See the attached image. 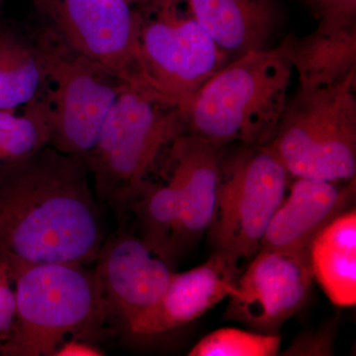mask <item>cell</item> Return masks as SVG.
<instances>
[{"label": "cell", "instance_id": "1", "mask_svg": "<svg viewBox=\"0 0 356 356\" xmlns=\"http://www.w3.org/2000/svg\"><path fill=\"white\" fill-rule=\"evenodd\" d=\"M86 159L44 147L0 165V250L31 264L95 261L106 238Z\"/></svg>", "mask_w": 356, "mask_h": 356}, {"label": "cell", "instance_id": "27", "mask_svg": "<svg viewBox=\"0 0 356 356\" xmlns=\"http://www.w3.org/2000/svg\"><path fill=\"white\" fill-rule=\"evenodd\" d=\"M0 1H1V0H0Z\"/></svg>", "mask_w": 356, "mask_h": 356}, {"label": "cell", "instance_id": "21", "mask_svg": "<svg viewBox=\"0 0 356 356\" xmlns=\"http://www.w3.org/2000/svg\"><path fill=\"white\" fill-rule=\"evenodd\" d=\"M280 337L235 327L217 330L189 351L191 356H273L280 353Z\"/></svg>", "mask_w": 356, "mask_h": 356}, {"label": "cell", "instance_id": "15", "mask_svg": "<svg viewBox=\"0 0 356 356\" xmlns=\"http://www.w3.org/2000/svg\"><path fill=\"white\" fill-rule=\"evenodd\" d=\"M204 30L226 54L268 49L280 23L273 0H185Z\"/></svg>", "mask_w": 356, "mask_h": 356}, {"label": "cell", "instance_id": "8", "mask_svg": "<svg viewBox=\"0 0 356 356\" xmlns=\"http://www.w3.org/2000/svg\"><path fill=\"white\" fill-rule=\"evenodd\" d=\"M288 172L266 146L241 152L222 165L211 238L216 252L236 261L257 254L284 199Z\"/></svg>", "mask_w": 356, "mask_h": 356}, {"label": "cell", "instance_id": "7", "mask_svg": "<svg viewBox=\"0 0 356 356\" xmlns=\"http://www.w3.org/2000/svg\"><path fill=\"white\" fill-rule=\"evenodd\" d=\"M34 40L43 64L40 92L50 111V146L86 161L127 83L70 50L46 28Z\"/></svg>", "mask_w": 356, "mask_h": 356}, {"label": "cell", "instance_id": "3", "mask_svg": "<svg viewBox=\"0 0 356 356\" xmlns=\"http://www.w3.org/2000/svg\"><path fill=\"white\" fill-rule=\"evenodd\" d=\"M8 257L15 324L0 355L53 356L69 339L95 343L105 336L111 325L95 270L83 264H31Z\"/></svg>", "mask_w": 356, "mask_h": 356}, {"label": "cell", "instance_id": "17", "mask_svg": "<svg viewBox=\"0 0 356 356\" xmlns=\"http://www.w3.org/2000/svg\"><path fill=\"white\" fill-rule=\"evenodd\" d=\"M313 277L334 305L356 304V211L339 215L309 248Z\"/></svg>", "mask_w": 356, "mask_h": 356}, {"label": "cell", "instance_id": "18", "mask_svg": "<svg viewBox=\"0 0 356 356\" xmlns=\"http://www.w3.org/2000/svg\"><path fill=\"white\" fill-rule=\"evenodd\" d=\"M179 196L170 180L166 184L146 182L129 203L125 222L132 218L130 229L156 257L170 264L177 259V236L179 224Z\"/></svg>", "mask_w": 356, "mask_h": 356}, {"label": "cell", "instance_id": "19", "mask_svg": "<svg viewBox=\"0 0 356 356\" xmlns=\"http://www.w3.org/2000/svg\"><path fill=\"white\" fill-rule=\"evenodd\" d=\"M44 69L35 40L0 30V110H16L41 91Z\"/></svg>", "mask_w": 356, "mask_h": 356}, {"label": "cell", "instance_id": "6", "mask_svg": "<svg viewBox=\"0 0 356 356\" xmlns=\"http://www.w3.org/2000/svg\"><path fill=\"white\" fill-rule=\"evenodd\" d=\"M140 6L139 47L147 88L180 111L226 65L227 54L185 0H145Z\"/></svg>", "mask_w": 356, "mask_h": 356}, {"label": "cell", "instance_id": "11", "mask_svg": "<svg viewBox=\"0 0 356 356\" xmlns=\"http://www.w3.org/2000/svg\"><path fill=\"white\" fill-rule=\"evenodd\" d=\"M95 262L110 325L120 331L159 303L173 274L125 225L106 236Z\"/></svg>", "mask_w": 356, "mask_h": 356}, {"label": "cell", "instance_id": "10", "mask_svg": "<svg viewBox=\"0 0 356 356\" xmlns=\"http://www.w3.org/2000/svg\"><path fill=\"white\" fill-rule=\"evenodd\" d=\"M313 280L309 250H259L229 297L227 316L255 332L276 334L305 305Z\"/></svg>", "mask_w": 356, "mask_h": 356}, {"label": "cell", "instance_id": "12", "mask_svg": "<svg viewBox=\"0 0 356 356\" xmlns=\"http://www.w3.org/2000/svg\"><path fill=\"white\" fill-rule=\"evenodd\" d=\"M238 261L215 252L207 261L182 273H173L159 303L124 327L127 339L147 341L179 329L201 317L235 292Z\"/></svg>", "mask_w": 356, "mask_h": 356}, {"label": "cell", "instance_id": "26", "mask_svg": "<svg viewBox=\"0 0 356 356\" xmlns=\"http://www.w3.org/2000/svg\"><path fill=\"white\" fill-rule=\"evenodd\" d=\"M126 1L129 2V3L132 4V6H140V3L145 1V0H126Z\"/></svg>", "mask_w": 356, "mask_h": 356}, {"label": "cell", "instance_id": "13", "mask_svg": "<svg viewBox=\"0 0 356 356\" xmlns=\"http://www.w3.org/2000/svg\"><path fill=\"white\" fill-rule=\"evenodd\" d=\"M218 147L191 134L172 140L170 180L179 196L178 255L200 238L214 220L222 168Z\"/></svg>", "mask_w": 356, "mask_h": 356}, {"label": "cell", "instance_id": "5", "mask_svg": "<svg viewBox=\"0 0 356 356\" xmlns=\"http://www.w3.org/2000/svg\"><path fill=\"white\" fill-rule=\"evenodd\" d=\"M356 70L332 86L299 90L267 144L288 175L346 181L356 172Z\"/></svg>", "mask_w": 356, "mask_h": 356}, {"label": "cell", "instance_id": "2", "mask_svg": "<svg viewBox=\"0 0 356 356\" xmlns=\"http://www.w3.org/2000/svg\"><path fill=\"white\" fill-rule=\"evenodd\" d=\"M293 70L289 36L275 48L240 56L180 110L184 129L218 146L235 140L266 146L286 108Z\"/></svg>", "mask_w": 356, "mask_h": 356}, {"label": "cell", "instance_id": "23", "mask_svg": "<svg viewBox=\"0 0 356 356\" xmlns=\"http://www.w3.org/2000/svg\"><path fill=\"white\" fill-rule=\"evenodd\" d=\"M332 334L331 329L311 332L300 336L291 348L286 350L287 355H331Z\"/></svg>", "mask_w": 356, "mask_h": 356}, {"label": "cell", "instance_id": "4", "mask_svg": "<svg viewBox=\"0 0 356 356\" xmlns=\"http://www.w3.org/2000/svg\"><path fill=\"white\" fill-rule=\"evenodd\" d=\"M177 106L152 91L126 84L86 159L96 197L123 221L163 147L184 134Z\"/></svg>", "mask_w": 356, "mask_h": 356}, {"label": "cell", "instance_id": "16", "mask_svg": "<svg viewBox=\"0 0 356 356\" xmlns=\"http://www.w3.org/2000/svg\"><path fill=\"white\" fill-rule=\"evenodd\" d=\"M293 69L299 76V90L332 86L356 70V19L320 18L313 32L303 38L289 35Z\"/></svg>", "mask_w": 356, "mask_h": 356}, {"label": "cell", "instance_id": "14", "mask_svg": "<svg viewBox=\"0 0 356 356\" xmlns=\"http://www.w3.org/2000/svg\"><path fill=\"white\" fill-rule=\"evenodd\" d=\"M297 178L283 199L262 238L259 250H308L316 236L355 198V177L350 184Z\"/></svg>", "mask_w": 356, "mask_h": 356}, {"label": "cell", "instance_id": "24", "mask_svg": "<svg viewBox=\"0 0 356 356\" xmlns=\"http://www.w3.org/2000/svg\"><path fill=\"white\" fill-rule=\"evenodd\" d=\"M323 19H356V0H315Z\"/></svg>", "mask_w": 356, "mask_h": 356}, {"label": "cell", "instance_id": "9", "mask_svg": "<svg viewBox=\"0 0 356 356\" xmlns=\"http://www.w3.org/2000/svg\"><path fill=\"white\" fill-rule=\"evenodd\" d=\"M33 1L44 28L65 46L124 83L149 90L140 58L139 9L126 0Z\"/></svg>", "mask_w": 356, "mask_h": 356}, {"label": "cell", "instance_id": "22", "mask_svg": "<svg viewBox=\"0 0 356 356\" xmlns=\"http://www.w3.org/2000/svg\"><path fill=\"white\" fill-rule=\"evenodd\" d=\"M15 288L8 254L0 250V353L13 336L15 324Z\"/></svg>", "mask_w": 356, "mask_h": 356}, {"label": "cell", "instance_id": "25", "mask_svg": "<svg viewBox=\"0 0 356 356\" xmlns=\"http://www.w3.org/2000/svg\"><path fill=\"white\" fill-rule=\"evenodd\" d=\"M104 351L96 344L81 339H72L58 346L53 356H103Z\"/></svg>", "mask_w": 356, "mask_h": 356}, {"label": "cell", "instance_id": "20", "mask_svg": "<svg viewBox=\"0 0 356 356\" xmlns=\"http://www.w3.org/2000/svg\"><path fill=\"white\" fill-rule=\"evenodd\" d=\"M50 111L41 92L22 111L0 110V165L22 161L50 146Z\"/></svg>", "mask_w": 356, "mask_h": 356}]
</instances>
